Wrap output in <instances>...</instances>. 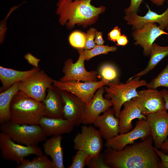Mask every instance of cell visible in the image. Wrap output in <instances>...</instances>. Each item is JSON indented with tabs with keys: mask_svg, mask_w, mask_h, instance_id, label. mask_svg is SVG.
Wrapping results in <instances>:
<instances>
[{
	"mask_svg": "<svg viewBox=\"0 0 168 168\" xmlns=\"http://www.w3.org/2000/svg\"><path fill=\"white\" fill-rule=\"evenodd\" d=\"M116 42V45L124 46L128 44V40L127 37L124 34H123L119 37Z\"/></svg>",
	"mask_w": 168,
	"mask_h": 168,
	"instance_id": "cell-38",
	"label": "cell"
},
{
	"mask_svg": "<svg viewBox=\"0 0 168 168\" xmlns=\"http://www.w3.org/2000/svg\"><path fill=\"white\" fill-rule=\"evenodd\" d=\"M142 1V0H130L129 6L125 9V15L137 14Z\"/></svg>",
	"mask_w": 168,
	"mask_h": 168,
	"instance_id": "cell-34",
	"label": "cell"
},
{
	"mask_svg": "<svg viewBox=\"0 0 168 168\" xmlns=\"http://www.w3.org/2000/svg\"><path fill=\"white\" fill-rule=\"evenodd\" d=\"M136 77L128 79L125 83L119 81L110 82L105 87V97L110 100L115 116L118 118L122 106L126 102L138 96L137 89L146 86V81Z\"/></svg>",
	"mask_w": 168,
	"mask_h": 168,
	"instance_id": "cell-4",
	"label": "cell"
},
{
	"mask_svg": "<svg viewBox=\"0 0 168 168\" xmlns=\"http://www.w3.org/2000/svg\"><path fill=\"white\" fill-rule=\"evenodd\" d=\"M154 149L160 159L159 168H168V155L155 147Z\"/></svg>",
	"mask_w": 168,
	"mask_h": 168,
	"instance_id": "cell-35",
	"label": "cell"
},
{
	"mask_svg": "<svg viewBox=\"0 0 168 168\" xmlns=\"http://www.w3.org/2000/svg\"><path fill=\"white\" fill-rule=\"evenodd\" d=\"M105 86L99 88L87 106L83 114L82 123L84 125L93 124L98 117L113 106L110 100L104 97Z\"/></svg>",
	"mask_w": 168,
	"mask_h": 168,
	"instance_id": "cell-16",
	"label": "cell"
},
{
	"mask_svg": "<svg viewBox=\"0 0 168 168\" xmlns=\"http://www.w3.org/2000/svg\"><path fill=\"white\" fill-rule=\"evenodd\" d=\"M146 6L148 11L143 16L136 14L126 15L124 18L127 24L132 26L134 30L141 28L146 23H155L158 24L159 28L164 30L168 23V7L163 13L158 14L152 11L148 5Z\"/></svg>",
	"mask_w": 168,
	"mask_h": 168,
	"instance_id": "cell-17",
	"label": "cell"
},
{
	"mask_svg": "<svg viewBox=\"0 0 168 168\" xmlns=\"http://www.w3.org/2000/svg\"><path fill=\"white\" fill-rule=\"evenodd\" d=\"M45 116V107L38 101L19 91L13 97L10 107V121L17 124H39Z\"/></svg>",
	"mask_w": 168,
	"mask_h": 168,
	"instance_id": "cell-3",
	"label": "cell"
},
{
	"mask_svg": "<svg viewBox=\"0 0 168 168\" xmlns=\"http://www.w3.org/2000/svg\"><path fill=\"white\" fill-rule=\"evenodd\" d=\"M16 83L0 94V123L1 124L10 121V107L12 100L19 91L18 85Z\"/></svg>",
	"mask_w": 168,
	"mask_h": 168,
	"instance_id": "cell-24",
	"label": "cell"
},
{
	"mask_svg": "<svg viewBox=\"0 0 168 168\" xmlns=\"http://www.w3.org/2000/svg\"><path fill=\"white\" fill-rule=\"evenodd\" d=\"M149 55L150 59L146 68L128 79L136 77H141L152 70L162 60L168 56V45L162 46L154 43Z\"/></svg>",
	"mask_w": 168,
	"mask_h": 168,
	"instance_id": "cell-25",
	"label": "cell"
},
{
	"mask_svg": "<svg viewBox=\"0 0 168 168\" xmlns=\"http://www.w3.org/2000/svg\"><path fill=\"white\" fill-rule=\"evenodd\" d=\"M117 49V47L115 46L96 45L91 49H84L83 54L85 60L88 61L96 56L102 54H106L110 52L115 51Z\"/></svg>",
	"mask_w": 168,
	"mask_h": 168,
	"instance_id": "cell-28",
	"label": "cell"
},
{
	"mask_svg": "<svg viewBox=\"0 0 168 168\" xmlns=\"http://www.w3.org/2000/svg\"><path fill=\"white\" fill-rule=\"evenodd\" d=\"M24 58L29 64L34 67H39V65L40 59L35 57L31 54L30 53H27L24 56Z\"/></svg>",
	"mask_w": 168,
	"mask_h": 168,
	"instance_id": "cell-37",
	"label": "cell"
},
{
	"mask_svg": "<svg viewBox=\"0 0 168 168\" xmlns=\"http://www.w3.org/2000/svg\"><path fill=\"white\" fill-rule=\"evenodd\" d=\"M0 129L14 141L28 146H37L47 136L39 124H20L10 121L1 124Z\"/></svg>",
	"mask_w": 168,
	"mask_h": 168,
	"instance_id": "cell-5",
	"label": "cell"
},
{
	"mask_svg": "<svg viewBox=\"0 0 168 168\" xmlns=\"http://www.w3.org/2000/svg\"><path fill=\"white\" fill-rule=\"evenodd\" d=\"M109 82L104 79L94 82H61L54 80L53 85L60 90L69 92L89 105L96 92L100 87Z\"/></svg>",
	"mask_w": 168,
	"mask_h": 168,
	"instance_id": "cell-9",
	"label": "cell"
},
{
	"mask_svg": "<svg viewBox=\"0 0 168 168\" xmlns=\"http://www.w3.org/2000/svg\"><path fill=\"white\" fill-rule=\"evenodd\" d=\"M40 70L39 67H34L28 70L19 71L0 66V80L2 84L1 92L25 80Z\"/></svg>",
	"mask_w": 168,
	"mask_h": 168,
	"instance_id": "cell-21",
	"label": "cell"
},
{
	"mask_svg": "<svg viewBox=\"0 0 168 168\" xmlns=\"http://www.w3.org/2000/svg\"><path fill=\"white\" fill-rule=\"evenodd\" d=\"M123 106V109L121 110L118 117L119 133H125L131 130L133 127V120L136 119L146 120L147 118L133 99L125 102Z\"/></svg>",
	"mask_w": 168,
	"mask_h": 168,
	"instance_id": "cell-20",
	"label": "cell"
},
{
	"mask_svg": "<svg viewBox=\"0 0 168 168\" xmlns=\"http://www.w3.org/2000/svg\"><path fill=\"white\" fill-rule=\"evenodd\" d=\"M150 135V128L146 120L138 119L133 129L125 133H119L106 141L105 146L107 148L120 150L138 139L143 140Z\"/></svg>",
	"mask_w": 168,
	"mask_h": 168,
	"instance_id": "cell-11",
	"label": "cell"
},
{
	"mask_svg": "<svg viewBox=\"0 0 168 168\" xmlns=\"http://www.w3.org/2000/svg\"><path fill=\"white\" fill-rule=\"evenodd\" d=\"M121 35V29L118 26H116L108 33V39L111 41L115 42Z\"/></svg>",
	"mask_w": 168,
	"mask_h": 168,
	"instance_id": "cell-36",
	"label": "cell"
},
{
	"mask_svg": "<svg viewBox=\"0 0 168 168\" xmlns=\"http://www.w3.org/2000/svg\"><path fill=\"white\" fill-rule=\"evenodd\" d=\"M147 88L156 89L160 87L168 88V62L163 70L145 86Z\"/></svg>",
	"mask_w": 168,
	"mask_h": 168,
	"instance_id": "cell-29",
	"label": "cell"
},
{
	"mask_svg": "<svg viewBox=\"0 0 168 168\" xmlns=\"http://www.w3.org/2000/svg\"><path fill=\"white\" fill-rule=\"evenodd\" d=\"M70 45L77 49H84L86 41V34L79 30L72 32L68 37Z\"/></svg>",
	"mask_w": 168,
	"mask_h": 168,
	"instance_id": "cell-30",
	"label": "cell"
},
{
	"mask_svg": "<svg viewBox=\"0 0 168 168\" xmlns=\"http://www.w3.org/2000/svg\"><path fill=\"white\" fill-rule=\"evenodd\" d=\"M91 0H58L56 13L60 16V24L71 29L76 24L86 27L94 23L106 8L95 7L91 4Z\"/></svg>",
	"mask_w": 168,
	"mask_h": 168,
	"instance_id": "cell-2",
	"label": "cell"
},
{
	"mask_svg": "<svg viewBox=\"0 0 168 168\" xmlns=\"http://www.w3.org/2000/svg\"><path fill=\"white\" fill-rule=\"evenodd\" d=\"M0 150L3 159L15 161L18 165L30 155H43L41 149L37 146H25L16 143L9 136L2 132L0 133Z\"/></svg>",
	"mask_w": 168,
	"mask_h": 168,
	"instance_id": "cell-7",
	"label": "cell"
},
{
	"mask_svg": "<svg viewBox=\"0 0 168 168\" xmlns=\"http://www.w3.org/2000/svg\"><path fill=\"white\" fill-rule=\"evenodd\" d=\"M138 96L132 99L143 114H150L167 111L165 101L161 91L147 89L138 91Z\"/></svg>",
	"mask_w": 168,
	"mask_h": 168,
	"instance_id": "cell-12",
	"label": "cell"
},
{
	"mask_svg": "<svg viewBox=\"0 0 168 168\" xmlns=\"http://www.w3.org/2000/svg\"><path fill=\"white\" fill-rule=\"evenodd\" d=\"M39 124L47 136H61L71 132L74 125L64 118H53L45 116L41 119Z\"/></svg>",
	"mask_w": 168,
	"mask_h": 168,
	"instance_id": "cell-22",
	"label": "cell"
},
{
	"mask_svg": "<svg viewBox=\"0 0 168 168\" xmlns=\"http://www.w3.org/2000/svg\"><path fill=\"white\" fill-rule=\"evenodd\" d=\"M61 136H52L45 140L43 144V150L45 154L49 156L54 168H64Z\"/></svg>",
	"mask_w": 168,
	"mask_h": 168,
	"instance_id": "cell-23",
	"label": "cell"
},
{
	"mask_svg": "<svg viewBox=\"0 0 168 168\" xmlns=\"http://www.w3.org/2000/svg\"><path fill=\"white\" fill-rule=\"evenodd\" d=\"M94 42L97 45H103L105 42V41L103 39L102 34L101 32H96Z\"/></svg>",
	"mask_w": 168,
	"mask_h": 168,
	"instance_id": "cell-39",
	"label": "cell"
},
{
	"mask_svg": "<svg viewBox=\"0 0 168 168\" xmlns=\"http://www.w3.org/2000/svg\"><path fill=\"white\" fill-rule=\"evenodd\" d=\"M93 124L98 128L102 138L106 141L119 134V118L111 107L99 116Z\"/></svg>",
	"mask_w": 168,
	"mask_h": 168,
	"instance_id": "cell-18",
	"label": "cell"
},
{
	"mask_svg": "<svg viewBox=\"0 0 168 168\" xmlns=\"http://www.w3.org/2000/svg\"><path fill=\"white\" fill-rule=\"evenodd\" d=\"M77 50L79 56L77 61L73 63L72 59L69 58L65 62L62 69L64 75L59 81L63 82L97 81L98 72L96 71H88L85 68L83 49Z\"/></svg>",
	"mask_w": 168,
	"mask_h": 168,
	"instance_id": "cell-10",
	"label": "cell"
},
{
	"mask_svg": "<svg viewBox=\"0 0 168 168\" xmlns=\"http://www.w3.org/2000/svg\"><path fill=\"white\" fill-rule=\"evenodd\" d=\"M91 157L87 153L81 150H77L73 157L72 161L68 168H84Z\"/></svg>",
	"mask_w": 168,
	"mask_h": 168,
	"instance_id": "cell-31",
	"label": "cell"
},
{
	"mask_svg": "<svg viewBox=\"0 0 168 168\" xmlns=\"http://www.w3.org/2000/svg\"><path fill=\"white\" fill-rule=\"evenodd\" d=\"M97 30L94 28H90L86 34V41L84 49H90L96 46L94 42Z\"/></svg>",
	"mask_w": 168,
	"mask_h": 168,
	"instance_id": "cell-33",
	"label": "cell"
},
{
	"mask_svg": "<svg viewBox=\"0 0 168 168\" xmlns=\"http://www.w3.org/2000/svg\"><path fill=\"white\" fill-rule=\"evenodd\" d=\"M165 29L168 31V23Z\"/></svg>",
	"mask_w": 168,
	"mask_h": 168,
	"instance_id": "cell-43",
	"label": "cell"
},
{
	"mask_svg": "<svg viewBox=\"0 0 168 168\" xmlns=\"http://www.w3.org/2000/svg\"><path fill=\"white\" fill-rule=\"evenodd\" d=\"M60 91L63 104V118L69 121L74 126H79L82 123L87 105L69 92L60 90Z\"/></svg>",
	"mask_w": 168,
	"mask_h": 168,
	"instance_id": "cell-14",
	"label": "cell"
},
{
	"mask_svg": "<svg viewBox=\"0 0 168 168\" xmlns=\"http://www.w3.org/2000/svg\"><path fill=\"white\" fill-rule=\"evenodd\" d=\"M98 77L110 82L119 81L117 69L113 64L105 63L100 67Z\"/></svg>",
	"mask_w": 168,
	"mask_h": 168,
	"instance_id": "cell-27",
	"label": "cell"
},
{
	"mask_svg": "<svg viewBox=\"0 0 168 168\" xmlns=\"http://www.w3.org/2000/svg\"><path fill=\"white\" fill-rule=\"evenodd\" d=\"M160 149L164 153H168V139H167L162 144Z\"/></svg>",
	"mask_w": 168,
	"mask_h": 168,
	"instance_id": "cell-41",
	"label": "cell"
},
{
	"mask_svg": "<svg viewBox=\"0 0 168 168\" xmlns=\"http://www.w3.org/2000/svg\"><path fill=\"white\" fill-rule=\"evenodd\" d=\"M86 166L89 168H110L105 162L102 153L91 157Z\"/></svg>",
	"mask_w": 168,
	"mask_h": 168,
	"instance_id": "cell-32",
	"label": "cell"
},
{
	"mask_svg": "<svg viewBox=\"0 0 168 168\" xmlns=\"http://www.w3.org/2000/svg\"><path fill=\"white\" fill-rule=\"evenodd\" d=\"M151 135L120 150L107 148L102 153L110 168H159L160 159Z\"/></svg>",
	"mask_w": 168,
	"mask_h": 168,
	"instance_id": "cell-1",
	"label": "cell"
},
{
	"mask_svg": "<svg viewBox=\"0 0 168 168\" xmlns=\"http://www.w3.org/2000/svg\"><path fill=\"white\" fill-rule=\"evenodd\" d=\"M54 80L43 70H40L19 82V91L38 101L43 102L48 89L53 85Z\"/></svg>",
	"mask_w": 168,
	"mask_h": 168,
	"instance_id": "cell-6",
	"label": "cell"
},
{
	"mask_svg": "<svg viewBox=\"0 0 168 168\" xmlns=\"http://www.w3.org/2000/svg\"><path fill=\"white\" fill-rule=\"evenodd\" d=\"M161 91L165 101L166 108L167 110H168V90L166 89H163Z\"/></svg>",
	"mask_w": 168,
	"mask_h": 168,
	"instance_id": "cell-40",
	"label": "cell"
},
{
	"mask_svg": "<svg viewBox=\"0 0 168 168\" xmlns=\"http://www.w3.org/2000/svg\"><path fill=\"white\" fill-rule=\"evenodd\" d=\"M17 168H54L47 155L37 156L31 161L25 158L17 166Z\"/></svg>",
	"mask_w": 168,
	"mask_h": 168,
	"instance_id": "cell-26",
	"label": "cell"
},
{
	"mask_svg": "<svg viewBox=\"0 0 168 168\" xmlns=\"http://www.w3.org/2000/svg\"><path fill=\"white\" fill-rule=\"evenodd\" d=\"M102 138L98 130L92 126L84 125L74 138L73 147L77 151L85 152L91 157L96 156L101 153L102 149Z\"/></svg>",
	"mask_w": 168,
	"mask_h": 168,
	"instance_id": "cell-8",
	"label": "cell"
},
{
	"mask_svg": "<svg viewBox=\"0 0 168 168\" xmlns=\"http://www.w3.org/2000/svg\"><path fill=\"white\" fill-rule=\"evenodd\" d=\"M150 1L154 4L160 6L162 5L164 2L168 0H150Z\"/></svg>",
	"mask_w": 168,
	"mask_h": 168,
	"instance_id": "cell-42",
	"label": "cell"
},
{
	"mask_svg": "<svg viewBox=\"0 0 168 168\" xmlns=\"http://www.w3.org/2000/svg\"><path fill=\"white\" fill-rule=\"evenodd\" d=\"M155 23H147L141 28L134 30L132 35L136 45H140L143 49L144 55L149 56L153 44L158 37L168 33L161 30Z\"/></svg>",
	"mask_w": 168,
	"mask_h": 168,
	"instance_id": "cell-13",
	"label": "cell"
},
{
	"mask_svg": "<svg viewBox=\"0 0 168 168\" xmlns=\"http://www.w3.org/2000/svg\"><path fill=\"white\" fill-rule=\"evenodd\" d=\"M45 116L53 118H63V104L60 90L53 85L49 88L42 102Z\"/></svg>",
	"mask_w": 168,
	"mask_h": 168,
	"instance_id": "cell-19",
	"label": "cell"
},
{
	"mask_svg": "<svg viewBox=\"0 0 168 168\" xmlns=\"http://www.w3.org/2000/svg\"><path fill=\"white\" fill-rule=\"evenodd\" d=\"M146 117L154 147L160 149L168 136V112L163 111Z\"/></svg>",
	"mask_w": 168,
	"mask_h": 168,
	"instance_id": "cell-15",
	"label": "cell"
}]
</instances>
